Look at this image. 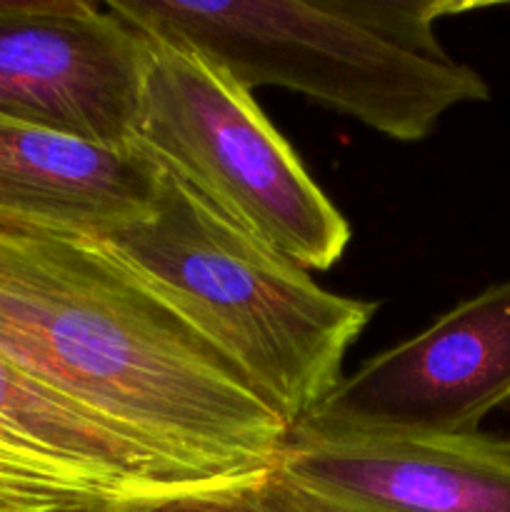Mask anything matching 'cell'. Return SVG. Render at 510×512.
I'll return each instance as SVG.
<instances>
[{
    "label": "cell",
    "instance_id": "obj_1",
    "mask_svg": "<svg viewBox=\"0 0 510 512\" xmlns=\"http://www.w3.org/2000/svg\"><path fill=\"white\" fill-rule=\"evenodd\" d=\"M0 353L203 478L273 468L288 443L245 375L95 238L0 225Z\"/></svg>",
    "mask_w": 510,
    "mask_h": 512
},
{
    "label": "cell",
    "instance_id": "obj_2",
    "mask_svg": "<svg viewBox=\"0 0 510 512\" xmlns=\"http://www.w3.org/2000/svg\"><path fill=\"white\" fill-rule=\"evenodd\" d=\"M133 28L195 50L253 93L293 90L400 143L448 110L490 100L483 75L445 53L435 23L478 8L450 0H108Z\"/></svg>",
    "mask_w": 510,
    "mask_h": 512
},
{
    "label": "cell",
    "instance_id": "obj_3",
    "mask_svg": "<svg viewBox=\"0 0 510 512\" xmlns=\"http://www.w3.org/2000/svg\"><path fill=\"white\" fill-rule=\"evenodd\" d=\"M100 243L208 338L288 428L333 393L350 345L378 313V303L325 290L160 165L153 208Z\"/></svg>",
    "mask_w": 510,
    "mask_h": 512
},
{
    "label": "cell",
    "instance_id": "obj_4",
    "mask_svg": "<svg viewBox=\"0 0 510 512\" xmlns=\"http://www.w3.org/2000/svg\"><path fill=\"white\" fill-rule=\"evenodd\" d=\"M143 35L135 145L308 273L333 268L350 243V223L253 93L195 50Z\"/></svg>",
    "mask_w": 510,
    "mask_h": 512
},
{
    "label": "cell",
    "instance_id": "obj_5",
    "mask_svg": "<svg viewBox=\"0 0 510 512\" xmlns=\"http://www.w3.org/2000/svg\"><path fill=\"white\" fill-rule=\"evenodd\" d=\"M508 403L510 278L365 360L290 430L465 435Z\"/></svg>",
    "mask_w": 510,
    "mask_h": 512
},
{
    "label": "cell",
    "instance_id": "obj_6",
    "mask_svg": "<svg viewBox=\"0 0 510 512\" xmlns=\"http://www.w3.org/2000/svg\"><path fill=\"white\" fill-rule=\"evenodd\" d=\"M145 35L105 3L0 0V115L130 150Z\"/></svg>",
    "mask_w": 510,
    "mask_h": 512
},
{
    "label": "cell",
    "instance_id": "obj_7",
    "mask_svg": "<svg viewBox=\"0 0 510 512\" xmlns=\"http://www.w3.org/2000/svg\"><path fill=\"white\" fill-rule=\"evenodd\" d=\"M215 480L225 478L118 433L0 353V512H130Z\"/></svg>",
    "mask_w": 510,
    "mask_h": 512
},
{
    "label": "cell",
    "instance_id": "obj_8",
    "mask_svg": "<svg viewBox=\"0 0 510 512\" xmlns=\"http://www.w3.org/2000/svg\"><path fill=\"white\" fill-rule=\"evenodd\" d=\"M315 512H510V438L290 430L275 460Z\"/></svg>",
    "mask_w": 510,
    "mask_h": 512
},
{
    "label": "cell",
    "instance_id": "obj_9",
    "mask_svg": "<svg viewBox=\"0 0 510 512\" xmlns=\"http://www.w3.org/2000/svg\"><path fill=\"white\" fill-rule=\"evenodd\" d=\"M155 180L135 143L100 148L0 115V225L100 240L153 208Z\"/></svg>",
    "mask_w": 510,
    "mask_h": 512
},
{
    "label": "cell",
    "instance_id": "obj_10",
    "mask_svg": "<svg viewBox=\"0 0 510 512\" xmlns=\"http://www.w3.org/2000/svg\"><path fill=\"white\" fill-rule=\"evenodd\" d=\"M130 512H315L273 468L215 480Z\"/></svg>",
    "mask_w": 510,
    "mask_h": 512
}]
</instances>
